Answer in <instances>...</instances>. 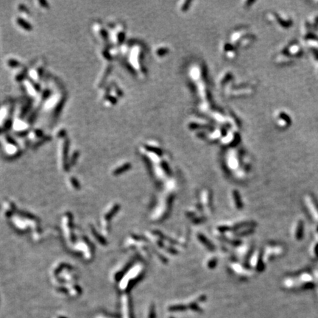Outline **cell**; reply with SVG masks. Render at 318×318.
<instances>
[{"mask_svg":"<svg viewBox=\"0 0 318 318\" xmlns=\"http://www.w3.org/2000/svg\"><path fill=\"white\" fill-rule=\"evenodd\" d=\"M67 149H68V141H67V140L64 139L62 141V143H61V146H60L59 154H58L60 159V165H61V169H64V166H65L64 163H65L66 158Z\"/></svg>","mask_w":318,"mask_h":318,"instance_id":"obj_2","label":"cell"},{"mask_svg":"<svg viewBox=\"0 0 318 318\" xmlns=\"http://www.w3.org/2000/svg\"><path fill=\"white\" fill-rule=\"evenodd\" d=\"M15 23L19 27V28L22 29V30H24V31L30 32L32 30V26L30 24L27 22L24 19H21L20 17L16 18V20H15Z\"/></svg>","mask_w":318,"mask_h":318,"instance_id":"obj_4","label":"cell"},{"mask_svg":"<svg viewBox=\"0 0 318 318\" xmlns=\"http://www.w3.org/2000/svg\"><path fill=\"white\" fill-rule=\"evenodd\" d=\"M7 66H8L10 68H19L20 66V62L17 60H16L15 58H9V59L7 60Z\"/></svg>","mask_w":318,"mask_h":318,"instance_id":"obj_5","label":"cell"},{"mask_svg":"<svg viewBox=\"0 0 318 318\" xmlns=\"http://www.w3.org/2000/svg\"><path fill=\"white\" fill-rule=\"evenodd\" d=\"M11 111H12V107L10 105H5L2 107L0 113V124L1 125H6L7 122L9 121V119L10 117Z\"/></svg>","mask_w":318,"mask_h":318,"instance_id":"obj_1","label":"cell"},{"mask_svg":"<svg viewBox=\"0 0 318 318\" xmlns=\"http://www.w3.org/2000/svg\"><path fill=\"white\" fill-rule=\"evenodd\" d=\"M44 64L42 63V61L39 62L37 65L35 66L30 71V76L35 80L38 81L40 80V78H41L42 75H43V72H44Z\"/></svg>","mask_w":318,"mask_h":318,"instance_id":"obj_3","label":"cell"}]
</instances>
